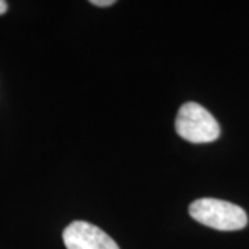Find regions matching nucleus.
Returning a JSON list of instances; mask_svg holds the SVG:
<instances>
[{
  "instance_id": "nucleus-5",
  "label": "nucleus",
  "mask_w": 249,
  "mask_h": 249,
  "mask_svg": "<svg viewBox=\"0 0 249 249\" xmlns=\"http://www.w3.org/2000/svg\"><path fill=\"white\" fill-rule=\"evenodd\" d=\"M9 9V4L6 3V1H3V0H0V16L1 14H4L6 11Z\"/></svg>"
},
{
  "instance_id": "nucleus-3",
  "label": "nucleus",
  "mask_w": 249,
  "mask_h": 249,
  "mask_svg": "<svg viewBox=\"0 0 249 249\" xmlns=\"http://www.w3.org/2000/svg\"><path fill=\"white\" fill-rule=\"evenodd\" d=\"M62 240L67 249H119L107 232L82 220H76L65 227Z\"/></svg>"
},
{
  "instance_id": "nucleus-2",
  "label": "nucleus",
  "mask_w": 249,
  "mask_h": 249,
  "mask_svg": "<svg viewBox=\"0 0 249 249\" xmlns=\"http://www.w3.org/2000/svg\"><path fill=\"white\" fill-rule=\"evenodd\" d=\"M175 126L181 139L196 144L214 142L220 136V124L196 103H186L180 107Z\"/></svg>"
},
{
  "instance_id": "nucleus-4",
  "label": "nucleus",
  "mask_w": 249,
  "mask_h": 249,
  "mask_svg": "<svg viewBox=\"0 0 249 249\" xmlns=\"http://www.w3.org/2000/svg\"><path fill=\"white\" fill-rule=\"evenodd\" d=\"M90 3H91V4H94V6H100V7H108V6L115 4V1H114V0H91Z\"/></svg>"
},
{
  "instance_id": "nucleus-1",
  "label": "nucleus",
  "mask_w": 249,
  "mask_h": 249,
  "mask_svg": "<svg viewBox=\"0 0 249 249\" xmlns=\"http://www.w3.org/2000/svg\"><path fill=\"white\" fill-rule=\"evenodd\" d=\"M188 212L194 220L220 231L241 230L248 223L247 212L241 206L223 199H196L190 205Z\"/></svg>"
}]
</instances>
